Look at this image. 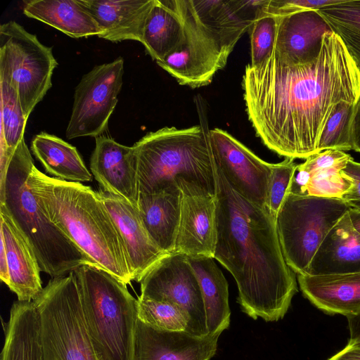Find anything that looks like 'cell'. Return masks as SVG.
<instances>
[{
	"instance_id": "f546056e",
	"label": "cell",
	"mask_w": 360,
	"mask_h": 360,
	"mask_svg": "<svg viewBox=\"0 0 360 360\" xmlns=\"http://www.w3.org/2000/svg\"><path fill=\"white\" fill-rule=\"evenodd\" d=\"M317 11L340 38L360 72V0H342Z\"/></svg>"
},
{
	"instance_id": "6da1fadb",
	"label": "cell",
	"mask_w": 360,
	"mask_h": 360,
	"mask_svg": "<svg viewBox=\"0 0 360 360\" xmlns=\"http://www.w3.org/2000/svg\"><path fill=\"white\" fill-rule=\"evenodd\" d=\"M242 86L248 119L263 143L281 156L306 159L319 153L320 135L336 105L357 102L360 72L330 32L313 61L290 65L271 53L246 66Z\"/></svg>"
},
{
	"instance_id": "484cf974",
	"label": "cell",
	"mask_w": 360,
	"mask_h": 360,
	"mask_svg": "<svg viewBox=\"0 0 360 360\" xmlns=\"http://www.w3.org/2000/svg\"><path fill=\"white\" fill-rule=\"evenodd\" d=\"M6 326L1 360H42L40 318L33 302H15Z\"/></svg>"
},
{
	"instance_id": "4fadbf2b",
	"label": "cell",
	"mask_w": 360,
	"mask_h": 360,
	"mask_svg": "<svg viewBox=\"0 0 360 360\" xmlns=\"http://www.w3.org/2000/svg\"><path fill=\"white\" fill-rule=\"evenodd\" d=\"M209 140L214 162L231 186L247 200L266 207L273 164L260 159L223 129H210Z\"/></svg>"
},
{
	"instance_id": "d590c367",
	"label": "cell",
	"mask_w": 360,
	"mask_h": 360,
	"mask_svg": "<svg viewBox=\"0 0 360 360\" xmlns=\"http://www.w3.org/2000/svg\"><path fill=\"white\" fill-rule=\"evenodd\" d=\"M342 0H265L263 9L275 15H285L306 10H319Z\"/></svg>"
},
{
	"instance_id": "3957f363",
	"label": "cell",
	"mask_w": 360,
	"mask_h": 360,
	"mask_svg": "<svg viewBox=\"0 0 360 360\" xmlns=\"http://www.w3.org/2000/svg\"><path fill=\"white\" fill-rule=\"evenodd\" d=\"M183 22L179 46L158 65L181 85L209 84L250 30L262 0H176Z\"/></svg>"
},
{
	"instance_id": "5b68a950",
	"label": "cell",
	"mask_w": 360,
	"mask_h": 360,
	"mask_svg": "<svg viewBox=\"0 0 360 360\" xmlns=\"http://www.w3.org/2000/svg\"><path fill=\"white\" fill-rule=\"evenodd\" d=\"M139 193L180 190L184 195H216L214 160L207 127H165L134 146Z\"/></svg>"
},
{
	"instance_id": "1f68e13d",
	"label": "cell",
	"mask_w": 360,
	"mask_h": 360,
	"mask_svg": "<svg viewBox=\"0 0 360 360\" xmlns=\"http://www.w3.org/2000/svg\"><path fill=\"white\" fill-rule=\"evenodd\" d=\"M356 103L342 101L336 105L320 135L318 152L352 150L351 124Z\"/></svg>"
},
{
	"instance_id": "e575fe53",
	"label": "cell",
	"mask_w": 360,
	"mask_h": 360,
	"mask_svg": "<svg viewBox=\"0 0 360 360\" xmlns=\"http://www.w3.org/2000/svg\"><path fill=\"white\" fill-rule=\"evenodd\" d=\"M294 159L285 158L273 164L267 188L266 208L276 219L278 210L290 186L297 167Z\"/></svg>"
},
{
	"instance_id": "44dd1931",
	"label": "cell",
	"mask_w": 360,
	"mask_h": 360,
	"mask_svg": "<svg viewBox=\"0 0 360 360\" xmlns=\"http://www.w3.org/2000/svg\"><path fill=\"white\" fill-rule=\"evenodd\" d=\"M98 23V37L118 42L142 43L144 28L155 0H82Z\"/></svg>"
},
{
	"instance_id": "9c48e42d",
	"label": "cell",
	"mask_w": 360,
	"mask_h": 360,
	"mask_svg": "<svg viewBox=\"0 0 360 360\" xmlns=\"http://www.w3.org/2000/svg\"><path fill=\"white\" fill-rule=\"evenodd\" d=\"M348 210L341 198L288 191L276 226L284 259L295 274H307L324 240Z\"/></svg>"
},
{
	"instance_id": "e0dca14e",
	"label": "cell",
	"mask_w": 360,
	"mask_h": 360,
	"mask_svg": "<svg viewBox=\"0 0 360 360\" xmlns=\"http://www.w3.org/2000/svg\"><path fill=\"white\" fill-rule=\"evenodd\" d=\"M90 169L103 191L137 206V162L134 146L122 145L105 136L96 137Z\"/></svg>"
},
{
	"instance_id": "52a82bcc",
	"label": "cell",
	"mask_w": 360,
	"mask_h": 360,
	"mask_svg": "<svg viewBox=\"0 0 360 360\" xmlns=\"http://www.w3.org/2000/svg\"><path fill=\"white\" fill-rule=\"evenodd\" d=\"M88 333L101 360H133L138 300L105 269L85 264L73 271Z\"/></svg>"
},
{
	"instance_id": "ab89813d",
	"label": "cell",
	"mask_w": 360,
	"mask_h": 360,
	"mask_svg": "<svg viewBox=\"0 0 360 360\" xmlns=\"http://www.w3.org/2000/svg\"><path fill=\"white\" fill-rule=\"evenodd\" d=\"M328 360H360V347L347 346Z\"/></svg>"
},
{
	"instance_id": "d4e9b609",
	"label": "cell",
	"mask_w": 360,
	"mask_h": 360,
	"mask_svg": "<svg viewBox=\"0 0 360 360\" xmlns=\"http://www.w3.org/2000/svg\"><path fill=\"white\" fill-rule=\"evenodd\" d=\"M23 13L73 38L97 35L102 30L82 0L25 1Z\"/></svg>"
},
{
	"instance_id": "7a4b0ae2",
	"label": "cell",
	"mask_w": 360,
	"mask_h": 360,
	"mask_svg": "<svg viewBox=\"0 0 360 360\" xmlns=\"http://www.w3.org/2000/svg\"><path fill=\"white\" fill-rule=\"evenodd\" d=\"M217 237L214 258L233 276L242 311L277 321L297 292L280 245L276 219L240 195L214 162Z\"/></svg>"
},
{
	"instance_id": "ffe728a7",
	"label": "cell",
	"mask_w": 360,
	"mask_h": 360,
	"mask_svg": "<svg viewBox=\"0 0 360 360\" xmlns=\"http://www.w3.org/2000/svg\"><path fill=\"white\" fill-rule=\"evenodd\" d=\"M0 236L8 265L9 289L20 302H32L42 291L40 269L26 240L10 217L0 210Z\"/></svg>"
},
{
	"instance_id": "83f0119b",
	"label": "cell",
	"mask_w": 360,
	"mask_h": 360,
	"mask_svg": "<svg viewBox=\"0 0 360 360\" xmlns=\"http://www.w3.org/2000/svg\"><path fill=\"white\" fill-rule=\"evenodd\" d=\"M183 22L176 0H155L146 20L142 44L156 63L181 44Z\"/></svg>"
},
{
	"instance_id": "b9f144b4",
	"label": "cell",
	"mask_w": 360,
	"mask_h": 360,
	"mask_svg": "<svg viewBox=\"0 0 360 360\" xmlns=\"http://www.w3.org/2000/svg\"><path fill=\"white\" fill-rule=\"evenodd\" d=\"M347 214L352 228L360 235V212L349 209Z\"/></svg>"
},
{
	"instance_id": "7402d4cb",
	"label": "cell",
	"mask_w": 360,
	"mask_h": 360,
	"mask_svg": "<svg viewBox=\"0 0 360 360\" xmlns=\"http://www.w3.org/2000/svg\"><path fill=\"white\" fill-rule=\"evenodd\" d=\"M304 296L328 314L345 316L360 313V272L297 275Z\"/></svg>"
},
{
	"instance_id": "f1b7e54d",
	"label": "cell",
	"mask_w": 360,
	"mask_h": 360,
	"mask_svg": "<svg viewBox=\"0 0 360 360\" xmlns=\"http://www.w3.org/2000/svg\"><path fill=\"white\" fill-rule=\"evenodd\" d=\"M31 149L46 172L56 179L73 182L92 180L77 148L59 137L41 132L32 139Z\"/></svg>"
},
{
	"instance_id": "cb8c5ba5",
	"label": "cell",
	"mask_w": 360,
	"mask_h": 360,
	"mask_svg": "<svg viewBox=\"0 0 360 360\" xmlns=\"http://www.w3.org/2000/svg\"><path fill=\"white\" fill-rule=\"evenodd\" d=\"M182 196L178 189L139 193L136 207L142 223L153 242L169 254L174 250Z\"/></svg>"
},
{
	"instance_id": "4dcf8cb0",
	"label": "cell",
	"mask_w": 360,
	"mask_h": 360,
	"mask_svg": "<svg viewBox=\"0 0 360 360\" xmlns=\"http://www.w3.org/2000/svg\"><path fill=\"white\" fill-rule=\"evenodd\" d=\"M0 154H10L24 139L27 119L25 116L18 94L15 89L2 79H0Z\"/></svg>"
},
{
	"instance_id": "7c38bea8",
	"label": "cell",
	"mask_w": 360,
	"mask_h": 360,
	"mask_svg": "<svg viewBox=\"0 0 360 360\" xmlns=\"http://www.w3.org/2000/svg\"><path fill=\"white\" fill-rule=\"evenodd\" d=\"M124 60L95 66L75 88L74 102L66 129L68 139L98 137L108 128L122 86Z\"/></svg>"
},
{
	"instance_id": "d6a6232c",
	"label": "cell",
	"mask_w": 360,
	"mask_h": 360,
	"mask_svg": "<svg viewBox=\"0 0 360 360\" xmlns=\"http://www.w3.org/2000/svg\"><path fill=\"white\" fill-rule=\"evenodd\" d=\"M138 319L156 328L186 331L188 320L184 312L174 304L139 297Z\"/></svg>"
},
{
	"instance_id": "5bb4252c",
	"label": "cell",
	"mask_w": 360,
	"mask_h": 360,
	"mask_svg": "<svg viewBox=\"0 0 360 360\" xmlns=\"http://www.w3.org/2000/svg\"><path fill=\"white\" fill-rule=\"evenodd\" d=\"M220 335L199 337L186 331L165 330L137 319L133 360H210Z\"/></svg>"
},
{
	"instance_id": "277c9868",
	"label": "cell",
	"mask_w": 360,
	"mask_h": 360,
	"mask_svg": "<svg viewBox=\"0 0 360 360\" xmlns=\"http://www.w3.org/2000/svg\"><path fill=\"white\" fill-rule=\"evenodd\" d=\"M28 181L46 217L93 262L126 284L132 281L123 238L98 191L50 177L34 165Z\"/></svg>"
},
{
	"instance_id": "9a60e30c",
	"label": "cell",
	"mask_w": 360,
	"mask_h": 360,
	"mask_svg": "<svg viewBox=\"0 0 360 360\" xmlns=\"http://www.w3.org/2000/svg\"><path fill=\"white\" fill-rule=\"evenodd\" d=\"M278 17L272 53L290 65L310 63L319 55L325 34L333 32L317 10H306Z\"/></svg>"
},
{
	"instance_id": "30bf717a",
	"label": "cell",
	"mask_w": 360,
	"mask_h": 360,
	"mask_svg": "<svg viewBox=\"0 0 360 360\" xmlns=\"http://www.w3.org/2000/svg\"><path fill=\"white\" fill-rule=\"evenodd\" d=\"M57 65L52 49L20 24L0 25V79L15 89L27 119L51 87Z\"/></svg>"
},
{
	"instance_id": "2e32d148",
	"label": "cell",
	"mask_w": 360,
	"mask_h": 360,
	"mask_svg": "<svg viewBox=\"0 0 360 360\" xmlns=\"http://www.w3.org/2000/svg\"><path fill=\"white\" fill-rule=\"evenodd\" d=\"M98 193L123 238L132 281L140 283L149 270L169 253L151 239L136 206L103 189Z\"/></svg>"
},
{
	"instance_id": "d6986e66",
	"label": "cell",
	"mask_w": 360,
	"mask_h": 360,
	"mask_svg": "<svg viewBox=\"0 0 360 360\" xmlns=\"http://www.w3.org/2000/svg\"><path fill=\"white\" fill-rule=\"evenodd\" d=\"M350 155L326 150L313 154L297 165L288 191L300 195L341 198L352 186L342 170Z\"/></svg>"
},
{
	"instance_id": "f35d334b",
	"label": "cell",
	"mask_w": 360,
	"mask_h": 360,
	"mask_svg": "<svg viewBox=\"0 0 360 360\" xmlns=\"http://www.w3.org/2000/svg\"><path fill=\"white\" fill-rule=\"evenodd\" d=\"M349 330L347 345L360 347V313L347 316Z\"/></svg>"
},
{
	"instance_id": "4316f807",
	"label": "cell",
	"mask_w": 360,
	"mask_h": 360,
	"mask_svg": "<svg viewBox=\"0 0 360 360\" xmlns=\"http://www.w3.org/2000/svg\"><path fill=\"white\" fill-rule=\"evenodd\" d=\"M214 259L188 257L201 288L208 334L221 335L229 327L231 311L228 283Z\"/></svg>"
},
{
	"instance_id": "8fae6325",
	"label": "cell",
	"mask_w": 360,
	"mask_h": 360,
	"mask_svg": "<svg viewBox=\"0 0 360 360\" xmlns=\"http://www.w3.org/2000/svg\"><path fill=\"white\" fill-rule=\"evenodd\" d=\"M140 283V297L174 304L184 312L188 320L186 332L199 337L208 335L201 288L186 255L168 254Z\"/></svg>"
},
{
	"instance_id": "60d3db41",
	"label": "cell",
	"mask_w": 360,
	"mask_h": 360,
	"mask_svg": "<svg viewBox=\"0 0 360 360\" xmlns=\"http://www.w3.org/2000/svg\"><path fill=\"white\" fill-rule=\"evenodd\" d=\"M0 278L8 285L9 283V271L7 257L4 243L1 241L0 250Z\"/></svg>"
},
{
	"instance_id": "ba28073f",
	"label": "cell",
	"mask_w": 360,
	"mask_h": 360,
	"mask_svg": "<svg viewBox=\"0 0 360 360\" xmlns=\"http://www.w3.org/2000/svg\"><path fill=\"white\" fill-rule=\"evenodd\" d=\"M32 302L40 318L42 360H101L86 328L73 271L52 278Z\"/></svg>"
},
{
	"instance_id": "836d02e7",
	"label": "cell",
	"mask_w": 360,
	"mask_h": 360,
	"mask_svg": "<svg viewBox=\"0 0 360 360\" xmlns=\"http://www.w3.org/2000/svg\"><path fill=\"white\" fill-rule=\"evenodd\" d=\"M250 30L251 65L262 63L272 53L278 27V17L265 11L262 6Z\"/></svg>"
},
{
	"instance_id": "ac0fdd59",
	"label": "cell",
	"mask_w": 360,
	"mask_h": 360,
	"mask_svg": "<svg viewBox=\"0 0 360 360\" xmlns=\"http://www.w3.org/2000/svg\"><path fill=\"white\" fill-rule=\"evenodd\" d=\"M217 237L216 195H184L173 252L214 258Z\"/></svg>"
},
{
	"instance_id": "8992f818",
	"label": "cell",
	"mask_w": 360,
	"mask_h": 360,
	"mask_svg": "<svg viewBox=\"0 0 360 360\" xmlns=\"http://www.w3.org/2000/svg\"><path fill=\"white\" fill-rule=\"evenodd\" d=\"M34 165L22 139L0 175V210L10 217L30 246L41 271L56 278L85 264L94 265L41 210L28 181Z\"/></svg>"
},
{
	"instance_id": "603a6c76",
	"label": "cell",
	"mask_w": 360,
	"mask_h": 360,
	"mask_svg": "<svg viewBox=\"0 0 360 360\" xmlns=\"http://www.w3.org/2000/svg\"><path fill=\"white\" fill-rule=\"evenodd\" d=\"M356 272H360V235L352 228L347 212L324 240L307 274Z\"/></svg>"
},
{
	"instance_id": "8d00e7d4",
	"label": "cell",
	"mask_w": 360,
	"mask_h": 360,
	"mask_svg": "<svg viewBox=\"0 0 360 360\" xmlns=\"http://www.w3.org/2000/svg\"><path fill=\"white\" fill-rule=\"evenodd\" d=\"M342 172L352 181V186L341 199L349 209L360 212V162L350 158Z\"/></svg>"
},
{
	"instance_id": "74e56055",
	"label": "cell",
	"mask_w": 360,
	"mask_h": 360,
	"mask_svg": "<svg viewBox=\"0 0 360 360\" xmlns=\"http://www.w3.org/2000/svg\"><path fill=\"white\" fill-rule=\"evenodd\" d=\"M351 142L352 150L360 153V97L354 106L351 124Z\"/></svg>"
}]
</instances>
